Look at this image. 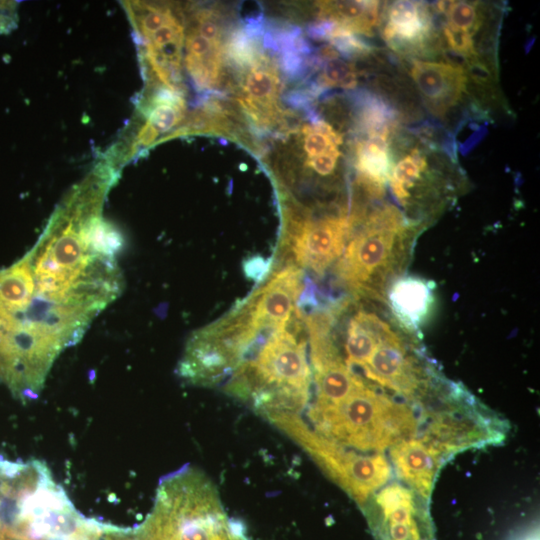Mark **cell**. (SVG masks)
Returning a JSON list of instances; mask_svg holds the SVG:
<instances>
[{"label":"cell","mask_w":540,"mask_h":540,"mask_svg":"<svg viewBox=\"0 0 540 540\" xmlns=\"http://www.w3.org/2000/svg\"><path fill=\"white\" fill-rule=\"evenodd\" d=\"M134 532L139 540H250L227 516L213 482L190 466L160 481L153 508Z\"/></svg>","instance_id":"obj_3"},{"label":"cell","mask_w":540,"mask_h":540,"mask_svg":"<svg viewBox=\"0 0 540 540\" xmlns=\"http://www.w3.org/2000/svg\"><path fill=\"white\" fill-rule=\"evenodd\" d=\"M221 39L202 36L195 28L186 36V66L194 82L203 88L212 87L221 66Z\"/></svg>","instance_id":"obj_18"},{"label":"cell","mask_w":540,"mask_h":540,"mask_svg":"<svg viewBox=\"0 0 540 540\" xmlns=\"http://www.w3.org/2000/svg\"><path fill=\"white\" fill-rule=\"evenodd\" d=\"M320 80L327 86L353 88L357 83V73L352 64L335 57L326 60Z\"/></svg>","instance_id":"obj_24"},{"label":"cell","mask_w":540,"mask_h":540,"mask_svg":"<svg viewBox=\"0 0 540 540\" xmlns=\"http://www.w3.org/2000/svg\"><path fill=\"white\" fill-rule=\"evenodd\" d=\"M119 250L95 223L55 210L39 240L0 271L5 378L40 390L57 357L75 345L122 292Z\"/></svg>","instance_id":"obj_1"},{"label":"cell","mask_w":540,"mask_h":540,"mask_svg":"<svg viewBox=\"0 0 540 540\" xmlns=\"http://www.w3.org/2000/svg\"><path fill=\"white\" fill-rule=\"evenodd\" d=\"M300 329L288 327L261 338L233 372L226 385L229 394L248 402L267 417L300 415L309 405L312 369Z\"/></svg>","instance_id":"obj_2"},{"label":"cell","mask_w":540,"mask_h":540,"mask_svg":"<svg viewBox=\"0 0 540 540\" xmlns=\"http://www.w3.org/2000/svg\"><path fill=\"white\" fill-rule=\"evenodd\" d=\"M387 302L398 324L407 332H416L432 311V282L416 276L394 279L388 288Z\"/></svg>","instance_id":"obj_14"},{"label":"cell","mask_w":540,"mask_h":540,"mask_svg":"<svg viewBox=\"0 0 540 540\" xmlns=\"http://www.w3.org/2000/svg\"><path fill=\"white\" fill-rule=\"evenodd\" d=\"M427 168L426 157L417 148L412 149L409 154L392 165L390 186L393 195L402 206L407 207L411 204L416 189H420L419 193H422Z\"/></svg>","instance_id":"obj_20"},{"label":"cell","mask_w":540,"mask_h":540,"mask_svg":"<svg viewBox=\"0 0 540 540\" xmlns=\"http://www.w3.org/2000/svg\"><path fill=\"white\" fill-rule=\"evenodd\" d=\"M318 6L324 21L351 33L371 34L378 21L377 1H325Z\"/></svg>","instance_id":"obj_19"},{"label":"cell","mask_w":540,"mask_h":540,"mask_svg":"<svg viewBox=\"0 0 540 540\" xmlns=\"http://www.w3.org/2000/svg\"><path fill=\"white\" fill-rule=\"evenodd\" d=\"M340 155V150L332 151L311 159H307V164L318 175L328 176L334 172Z\"/></svg>","instance_id":"obj_26"},{"label":"cell","mask_w":540,"mask_h":540,"mask_svg":"<svg viewBox=\"0 0 540 540\" xmlns=\"http://www.w3.org/2000/svg\"><path fill=\"white\" fill-rule=\"evenodd\" d=\"M140 45L141 61L165 88L182 94L183 26L166 5L124 2Z\"/></svg>","instance_id":"obj_7"},{"label":"cell","mask_w":540,"mask_h":540,"mask_svg":"<svg viewBox=\"0 0 540 540\" xmlns=\"http://www.w3.org/2000/svg\"><path fill=\"white\" fill-rule=\"evenodd\" d=\"M245 79L246 108L253 116L269 121L277 112L278 76L276 69L261 56L251 63Z\"/></svg>","instance_id":"obj_17"},{"label":"cell","mask_w":540,"mask_h":540,"mask_svg":"<svg viewBox=\"0 0 540 540\" xmlns=\"http://www.w3.org/2000/svg\"><path fill=\"white\" fill-rule=\"evenodd\" d=\"M374 540H436L430 502L401 482H388L360 508Z\"/></svg>","instance_id":"obj_8"},{"label":"cell","mask_w":540,"mask_h":540,"mask_svg":"<svg viewBox=\"0 0 540 540\" xmlns=\"http://www.w3.org/2000/svg\"><path fill=\"white\" fill-rule=\"evenodd\" d=\"M266 419L302 447L360 508L392 477L390 462L382 453L346 447L314 430L298 414L278 413Z\"/></svg>","instance_id":"obj_6"},{"label":"cell","mask_w":540,"mask_h":540,"mask_svg":"<svg viewBox=\"0 0 540 540\" xmlns=\"http://www.w3.org/2000/svg\"><path fill=\"white\" fill-rule=\"evenodd\" d=\"M438 12L447 17V25L473 35L482 23V15L477 3L467 1H440L435 4Z\"/></svg>","instance_id":"obj_22"},{"label":"cell","mask_w":540,"mask_h":540,"mask_svg":"<svg viewBox=\"0 0 540 540\" xmlns=\"http://www.w3.org/2000/svg\"><path fill=\"white\" fill-rule=\"evenodd\" d=\"M383 38L397 52L418 53L429 47L432 20L426 5L396 1L384 13Z\"/></svg>","instance_id":"obj_13"},{"label":"cell","mask_w":540,"mask_h":540,"mask_svg":"<svg viewBox=\"0 0 540 540\" xmlns=\"http://www.w3.org/2000/svg\"><path fill=\"white\" fill-rule=\"evenodd\" d=\"M302 272L288 266L276 272L231 320L252 341L288 327L302 293Z\"/></svg>","instance_id":"obj_9"},{"label":"cell","mask_w":540,"mask_h":540,"mask_svg":"<svg viewBox=\"0 0 540 540\" xmlns=\"http://www.w3.org/2000/svg\"><path fill=\"white\" fill-rule=\"evenodd\" d=\"M140 111L146 115L144 125L159 134L169 132L183 118L185 105L181 94L160 87L146 103L140 102Z\"/></svg>","instance_id":"obj_21"},{"label":"cell","mask_w":540,"mask_h":540,"mask_svg":"<svg viewBox=\"0 0 540 540\" xmlns=\"http://www.w3.org/2000/svg\"><path fill=\"white\" fill-rule=\"evenodd\" d=\"M389 136L369 134L356 147L358 184L371 196L381 197L392 169Z\"/></svg>","instance_id":"obj_15"},{"label":"cell","mask_w":540,"mask_h":540,"mask_svg":"<svg viewBox=\"0 0 540 540\" xmlns=\"http://www.w3.org/2000/svg\"><path fill=\"white\" fill-rule=\"evenodd\" d=\"M410 75L426 108L439 118L458 104L467 86L464 69L445 62L413 60Z\"/></svg>","instance_id":"obj_11"},{"label":"cell","mask_w":540,"mask_h":540,"mask_svg":"<svg viewBox=\"0 0 540 540\" xmlns=\"http://www.w3.org/2000/svg\"><path fill=\"white\" fill-rule=\"evenodd\" d=\"M303 134L307 159L339 150L338 147L342 143L341 135L334 131L330 125L323 122L305 126Z\"/></svg>","instance_id":"obj_23"},{"label":"cell","mask_w":540,"mask_h":540,"mask_svg":"<svg viewBox=\"0 0 540 540\" xmlns=\"http://www.w3.org/2000/svg\"><path fill=\"white\" fill-rule=\"evenodd\" d=\"M5 27H6V18L2 13H0V32H3L5 30Z\"/></svg>","instance_id":"obj_29"},{"label":"cell","mask_w":540,"mask_h":540,"mask_svg":"<svg viewBox=\"0 0 540 540\" xmlns=\"http://www.w3.org/2000/svg\"><path fill=\"white\" fill-rule=\"evenodd\" d=\"M0 540H27L16 534L10 527L0 525Z\"/></svg>","instance_id":"obj_28"},{"label":"cell","mask_w":540,"mask_h":540,"mask_svg":"<svg viewBox=\"0 0 540 540\" xmlns=\"http://www.w3.org/2000/svg\"><path fill=\"white\" fill-rule=\"evenodd\" d=\"M358 219L355 215H328L297 222L290 232L295 262L323 274L343 254Z\"/></svg>","instance_id":"obj_10"},{"label":"cell","mask_w":540,"mask_h":540,"mask_svg":"<svg viewBox=\"0 0 540 540\" xmlns=\"http://www.w3.org/2000/svg\"><path fill=\"white\" fill-rule=\"evenodd\" d=\"M103 540H139L134 530H118L107 528L104 531Z\"/></svg>","instance_id":"obj_27"},{"label":"cell","mask_w":540,"mask_h":540,"mask_svg":"<svg viewBox=\"0 0 540 540\" xmlns=\"http://www.w3.org/2000/svg\"><path fill=\"white\" fill-rule=\"evenodd\" d=\"M409 229L395 206L371 213L352 233L336 265L342 283L354 293L382 297L386 282L403 263Z\"/></svg>","instance_id":"obj_5"},{"label":"cell","mask_w":540,"mask_h":540,"mask_svg":"<svg viewBox=\"0 0 540 540\" xmlns=\"http://www.w3.org/2000/svg\"><path fill=\"white\" fill-rule=\"evenodd\" d=\"M443 34L448 50L466 58L468 61L478 59V52L475 49L473 36L470 33L446 24L443 28Z\"/></svg>","instance_id":"obj_25"},{"label":"cell","mask_w":540,"mask_h":540,"mask_svg":"<svg viewBox=\"0 0 540 540\" xmlns=\"http://www.w3.org/2000/svg\"><path fill=\"white\" fill-rule=\"evenodd\" d=\"M307 413L314 430L365 453H382L418 433L415 410L367 381L336 404L312 402Z\"/></svg>","instance_id":"obj_4"},{"label":"cell","mask_w":540,"mask_h":540,"mask_svg":"<svg viewBox=\"0 0 540 540\" xmlns=\"http://www.w3.org/2000/svg\"><path fill=\"white\" fill-rule=\"evenodd\" d=\"M392 471L419 496L431 501V495L445 457L418 437L403 439L389 448Z\"/></svg>","instance_id":"obj_12"},{"label":"cell","mask_w":540,"mask_h":540,"mask_svg":"<svg viewBox=\"0 0 540 540\" xmlns=\"http://www.w3.org/2000/svg\"><path fill=\"white\" fill-rule=\"evenodd\" d=\"M392 327L378 315L366 310L357 311L350 319L344 341L343 359L353 368H362Z\"/></svg>","instance_id":"obj_16"}]
</instances>
